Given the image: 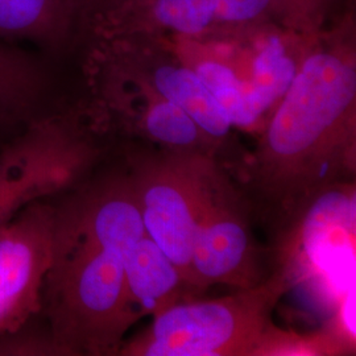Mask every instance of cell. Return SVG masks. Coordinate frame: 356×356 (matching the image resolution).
I'll return each instance as SVG.
<instances>
[{
    "mask_svg": "<svg viewBox=\"0 0 356 356\" xmlns=\"http://www.w3.org/2000/svg\"><path fill=\"white\" fill-rule=\"evenodd\" d=\"M355 170V38L317 33L245 160L243 194L277 241Z\"/></svg>",
    "mask_w": 356,
    "mask_h": 356,
    "instance_id": "6da1fadb",
    "label": "cell"
},
{
    "mask_svg": "<svg viewBox=\"0 0 356 356\" xmlns=\"http://www.w3.org/2000/svg\"><path fill=\"white\" fill-rule=\"evenodd\" d=\"M145 234L124 166L85 179L56 204L41 312L58 355H118L138 322L126 260Z\"/></svg>",
    "mask_w": 356,
    "mask_h": 356,
    "instance_id": "7a4b0ae2",
    "label": "cell"
},
{
    "mask_svg": "<svg viewBox=\"0 0 356 356\" xmlns=\"http://www.w3.org/2000/svg\"><path fill=\"white\" fill-rule=\"evenodd\" d=\"M289 284L280 270L252 288L214 300H184L124 341L122 356H254Z\"/></svg>",
    "mask_w": 356,
    "mask_h": 356,
    "instance_id": "3957f363",
    "label": "cell"
},
{
    "mask_svg": "<svg viewBox=\"0 0 356 356\" xmlns=\"http://www.w3.org/2000/svg\"><path fill=\"white\" fill-rule=\"evenodd\" d=\"M123 166L145 232L172 260L194 297L195 234L223 168L209 154L172 152L140 141H127Z\"/></svg>",
    "mask_w": 356,
    "mask_h": 356,
    "instance_id": "277c9868",
    "label": "cell"
},
{
    "mask_svg": "<svg viewBox=\"0 0 356 356\" xmlns=\"http://www.w3.org/2000/svg\"><path fill=\"white\" fill-rule=\"evenodd\" d=\"M102 156L73 103L29 120L0 143V223L26 204L76 188Z\"/></svg>",
    "mask_w": 356,
    "mask_h": 356,
    "instance_id": "5b68a950",
    "label": "cell"
},
{
    "mask_svg": "<svg viewBox=\"0 0 356 356\" xmlns=\"http://www.w3.org/2000/svg\"><path fill=\"white\" fill-rule=\"evenodd\" d=\"M321 16V10L310 0H149L90 36L139 32L202 38L264 26L317 31Z\"/></svg>",
    "mask_w": 356,
    "mask_h": 356,
    "instance_id": "8992f818",
    "label": "cell"
},
{
    "mask_svg": "<svg viewBox=\"0 0 356 356\" xmlns=\"http://www.w3.org/2000/svg\"><path fill=\"white\" fill-rule=\"evenodd\" d=\"M252 216L245 195L222 169L195 234L191 254L194 296L211 285L244 289L267 279Z\"/></svg>",
    "mask_w": 356,
    "mask_h": 356,
    "instance_id": "52a82bcc",
    "label": "cell"
},
{
    "mask_svg": "<svg viewBox=\"0 0 356 356\" xmlns=\"http://www.w3.org/2000/svg\"><path fill=\"white\" fill-rule=\"evenodd\" d=\"M110 61L149 89L185 110L200 127L223 145L232 134L227 115L191 66L164 36L122 33L85 40Z\"/></svg>",
    "mask_w": 356,
    "mask_h": 356,
    "instance_id": "ba28073f",
    "label": "cell"
},
{
    "mask_svg": "<svg viewBox=\"0 0 356 356\" xmlns=\"http://www.w3.org/2000/svg\"><path fill=\"white\" fill-rule=\"evenodd\" d=\"M54 211L51 198L38 200L0 223V335L40 316Z\"/></svg>",
    "mask_w": 356,
    "mask_h": 356,
    "instance_id": "9c48e42d",
    "label": "cell"
},
{
    "mask_svg": "<svg viewBox=\"0 0 356 356\" xmlns=\"http://www.w3.org/2000/svg\"><path fill=\"white\" fill-rule=\"evenodd\" d=\"M0 41L56 63L76 58L83 42L79 0H0Z\"/></svg>",
    "mask_w": 356,
    "mask_h": 356,
    "instance_id": "30bf717a",
    "label": "cell"
},
{
    "mask_svg": "<svg viewBox=\"0 0 356 356\" xmlns=\"http://www.w3.org/2000/svg\"><path fill=\"white\" fill-rule=\"evenodd\" d=\"M54 63L40 51L0 41V134L61 104L54 101Z\"/></svg>",
    "mask_w": 356,
    "mask_h": 356,
    "instance_id": "8fae6325",
    "label": "cell"
},
{
    "mask_svg": "<svg viewBox=\"0 0 356 356\" xmlns=\"http://www.w3.org/2000/svg\"><path fill=\"white\" fill-rule=\"evenodd\" d=\"M128 301L138 321L191 300L176 266L145 232L126 260Z\"/></svg>",
    "mask_w": 356,
    "mask_h": 356,
    "instance_id": "7c38bea8",
    "label": "cell"
},
{
    "mask_svg": "<svg viewBox=\"0 0 356 356\" xmlns=\"http://www.w3.org/2000/svg\"><path fill=\"white\" fill-rule=\"evenodd\" d=\"M351 350L354 351L355 347L330 329L302 335L280 330L272 323L256 347L254 356L341 355Z\"/></svg>",
    "mask_w": 356,
    "mask_h": 356,
    "instance_id": "4fadbf2b",
    "label": "cell"
},
{
    "mask_svg": "<svg viewBox=\"0 0 356 356\" xmlns=\"http://www.w3.org/2000/svg\"><path fill=\"white\" fill-rule=\"evenodd\" d=\"M149 0H79L85 38L127 16Z\"/></svg>",
    "mask_w": 356,
    "mask_h": 356,
    "instance_id": "5bb4252c",
    "label": "cell"
},
{
    "mask_svg": "<svg viewBox=\"0 0 356 356\" xmlns=\"http://www.w3.org/2000/svg\"><path fill=\"white\" fill-rule=\"evenodd\" d=\"M26 326L0 335V355H58L48 330H26Z\"/></svg>",
    "mask_w": 356,
    "mask_h": 356,
    "instance_id": "9a60e30c",
    "label": "cell"
},
{
    "mask_svg": "<svg viewBox=\"0 0 356 356\" xmlns=\"http://www.w3.org/2000/svg\"><path fill=\"white\" fill-rule=\"evenodd\" d=\"M316 7H318L321 11H323V7H325V4L327 3V0H310Z\"/></svg>",
    "mask_w": 356,
    "mask_h": 356,
    "instance_id": "2e32d148",
    "label": "cell"
}]
</instances>
